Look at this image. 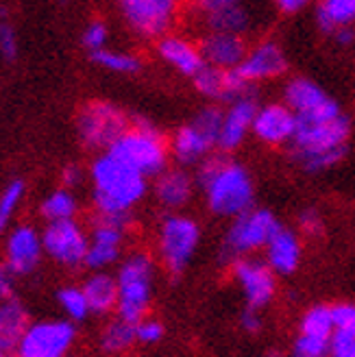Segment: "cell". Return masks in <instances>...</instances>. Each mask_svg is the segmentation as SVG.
<instances>
[{
  "label": "cell",
  "mask_w": 355,
  "mask_h": 357,
  "mask_svg": "<svg viewBox=\"0 0 355 357\" xmlns=\"http://www.w3.org/2000/svg\"><path fill=\"white\" fill-rule=\"evenodd\" d=\"M90 174L94 181V205L98 216L129 213L146 194V176L124 166L109 153L94 159Z\"/></svg>",
  "instance_id": "6da1fadb"
},
{
  "label": "cell",
  "mask_w": 355,
  "mask_h": 357,
  "mask_svg": "<svg viewBox=\"0 0 355 357\" xmlns=\"http://www.w3.org/2000/svg\"><path fill=\"white\" fill-rule=\"evenodd\" d=\"M107 153L142 176H159L164 172L168 159L164 135L151 127L146 120H135V127L118 137L107 149Z\"/></svg>",
  "instance_id": "7a4b0ae2"
},
{
  "label": "cell",
  "mask_w": 355,
  "mask_h": 357,
  "mask_svg": "<svg viewBox=\"0 0 355 357\" xmlns=\"http://www.w3.org/2000/svg\"><path fill=\"white\" fill-rule=\"evenodd\" d=\"M118 318L129 325H139L151 305L153 259L146 253H135L118 271Z\"/></svg>",
  "instance_id": "3957f363"
},
{
  "label": "cell",
  "mask_w": 355,
  "mask_h": 357,
  "mask_svg": "<svg viewBox=\"0 0 355 357\" xmlns=\"http://www.w3.org/2000/svg\"><path fill=\"white\" fill-rule=\"evenodd\" d=\"M207 205L218 216H242L251 211L253 205V183L248 172L234 164L225 162L216 170V174L209 178L207 185Z\"/></svg>",
  "instance_id": "277c9868"
},
{
  "label": "cell",
  "mask_w": 355,
  "mask_h": 357,
  "mask_svg": "<svg viewBox=\"0 0 355 357\" xmlns=\"http://www.w3.org/2000/svg\"><path fill=\"white\" fill-rule=\"evenodd\" d=\"M225 114L218 107H207L192 124L181 127L172 137V155L179 164H194L218 146Z\"/></svg>",
  "instance_id": "5b68a950"
},
{
  "label": "cell",
  "mask_w": 355,
  "mask_h": 357,
  "mask_svg": "<svg viewBox=\"0 0 355 357\" xmlns=\"http://www.w3.org/2000/svg\"><path fill=\"white\" fill-rule=\"evenodd\" d=\"M77 129L85 146L109 149L118 137L129 131V120L116 105L107 100H92L81 107L77 116Z\"/></svg>",
  "instance_id": "8992f818"
},
{
  "label": "cell",
  "mask_w": 355,
  "mask_h": 357,
  "mask_svg": "<svg viewBox=\"0 0 355 357\" xmlns=\"http://www.w3.org/2000/svg\"><path fill=\"white\" fill-rule=\"evenodd\" d=\"M201 240L199 225L186 216H168L159 227V253L168 271L179 277Z\"/></svg>",
  "instance_id": "52a82bcc"
},
{
  "label": "cell",
  "mask_w": 355,
  "mask_h": 357,
  "mask_svg": "<svg viewBox=\"0 0 355 357\" xmlns=\"http://www.w3.org/2000/svg\"><path fill=\"white\" fill-rule=\"evenodd\" d=\"M351 133L349 118L340 116L335 120H303L296 118V133L292 137V157L321 155L335 149H345Z\"/></svg>",
  "instance_id": "ba28073f"
},
{
  "label": "cell",
  "mask_w": 355,
  "mask_h": 357,
  "mask_svg": "<svg viewBox=\"0 0 355 357\" xmlns=\"http://www.w3.org/2000/svg\"><path fill=\"white\" fill-rule=\"evenodd\" d=\"M75 325L70 320L31 323L15 349V357H66L75 342Z\"/></svg>",
  "instance_id": "9c48e42d"
},
{
  "label": "cell",
  "mask_w": 355,
  "mask_h": 357,
  "mask_svg": "<svg viewBox=\"0 0 355 357\" xmlns=\"http://www.w3.org/2000/svg\"><path fill=\"white\" fill-rule=\"evenodd\" d=\"M281 225L269 209H251L238 216L229 229L225 240L227 255H244L248 251H255L259 246H266L271 238L277 234Z\"/></svg>",
  "instance_id": "30bf717a"
},
{
  "label": "cell",
  "mask_w": 355,
  "mask_h": 357,
  "mask_svg": "<svg viewBox=\"0 0 355 357\" xmlns=\"http://www.w3.org/2000/svg\"><path fill=\"white\" fill-rule=\"evenodd\" d=\"M42 244L46 255L70 268L85 264L87 251H90V238L75 220L48 222L42 234Z\"/></svg>",
  "instance_id": "8fae6325"
},
{
  "label": "cell",
  "mask_w": 355,
  "mask_h": 357,
  "mask_svg": "<svg viewBox=\"0 0 355 357\" xmlns=\"http://www.w3.org/2000/svg\"><path fill=\"white\" fill-rule=\"evenodd\" d=\"M120 9L129 26L144 38L164 35L176 13V5L172 0H124L120 3Z\"/></svg>",
  "instance_id": "7c38bea8"
},
{
  "label": "cell",
  "mask_w": 355,
  "mask_h": 357,
  "mask_svg": "<svg viewBox=\"0 0 355 357\" xmlns=\"http://www.w3.org/2000/svg\"><path fill=\"white\" fill-rule=\"evenodd\" d=\"M234 273L248 301V310L257 312L259 307L269 305L275 294V285H277L271 266L253 261V259H238L234 264Z\"/></svg>",
  "instance_id": "4fadbf2b"
},
{
  "label": "cell",
  "mask_w": 355,
  "mask_h": 357,
  "mask_svg": "<svg viewBox=\"0 0 355 357\" xmlns=\"http://www.w3.org/2000/svg\"><path fill=\"white\" fill-rule=\"evenodd\" d=\"M44 253L42 236L29 225L15 227L7 238V266L15 275H29L38 268Z\"/></svg>",
  "instance_id": "5bb4252c"
},
{
  "label": "cell",
  "mask_w": 355,
  "mask_h": 357,
  "mask_svg": "<svg viewBox=\"0 0 355 357\" xmlns=\"http://www.w3.org/2000/svg\"><path fill=\"white\" fill-rule=\"evenodd\" d=\"M194 85H197L201 94L218 100H229L232 105L242 98H248V94H251V83H246L238 75V70H220L205 66L194 77Z\"/></svg>",
  "instance_id": "9a60e30c"
},
{
  "label": "cell",
  "mask_w": 355,
  "mask_h": 357,
  "mask_svg": "<svg viewBox=\"0 0 355 357\" xmlns=\"http://www.w3.org/2000/svg\"><path fill=\"white\" fill-rule=\"evenodd\" d=\"M253 133L269 144L292 142L296 133V114L288 105H266L255 116Z\"/></svg>",
  "instance_id": "2e32d148"
},
{
  "label": "cell",
  "mask_w": 355,
  "mask_h": 357,
  "mask_svg": "<svg viewBox=\"0 0 355 357\" xmlns=\"http://www.w3.org/2000/svg\"><path fill=\"white\" fill-rule=\"evenodd\" d=\"M199 48L205 59V66L211 68L236 70L246 59V44L242 40V35L207 33Z\"/></svg>",
  "instance_id": "e0dca14e"
},
{
  "label": "cell",
  "mask_w": 355,
  "mask_h": 357,
  "mask_svg": "<svg viewBox=\"0 0 355 357\" xmlns=\"http://www.w3.org/2000/svg\"><path fill=\"white\" fill-rule=\"evenodd\" d=\"M201 13L209 33L242 35L251 24L248 11L234 0H207L201 5Z\"/></svg>",
  "instance_id": "ac0fdd59"
},
{
  "label": "cell",
  "mask_w": 355,
  "mask_h": 357,
  "mask_svg": "<svg viewBox=\"0 0 355 357\" xmlns=\"http://www.w3.org/2000/svg\"><path fill=\"white\" fill-rule=\"evenodd\" d=\"M286 68H288V61H286V55L281 52V48L273 42H266L257 46L251 55H246V59L236 70L246 83L253 85L255 81L275 79L283 75Z\"/></svg>",
  "instance_id": "d6986e66"
},
{
  "label": "cell",
  "mask_w": 355,
  "mask_h": 357,
  "mask_svg": "<svg viewBox=\"0 0 355 357\" xmlns=\"http://www.w3.org/2000/svg\"><path fill=\"white\" fill-rule=\"evenodd\" d=\"M257 105L255 100L248 96L232 105V109L225 114L222 120V129H220V139H218V149L220 151H234L240 146V142L244 139L246 131L253 129V122L257 116Z\"/></svg>",
  "instance_id": "ffe728a7"
},
{
  "label": "cell",
  "mask_w": 355,
  "mask_h": 357,
  "mask_svg": "<svg viewBox=\"0 0 355 357\" xmlns=\"http://www.w3.org/2000/svg\"><path fill=\"white\" fill-rule=\"evenodd\" d=\"M157 50L162 59L168 61L174 70H179L181 75L197 77L205 68L201 48L188 42L186 38H179V35H166V38H162L157 44Z\"/></svg>",
  "instance_id": "44dd1931"
},
{
  "label": "cell",
  "mask_w": 355,
  "mask_h": 357,
  "mask_svg": "<svg viewBox=\"0 0 355 357\" xmlns=\"http://www.w3.org/2000/svg\"><path fill=\"white\" fill-rule=\"evenodd\" d=\"M122 236H124L122 229L96 220L90 236V251H87L85 266L92 268V271H98V268L114 264L120 255Z\"/></svg>",
  "instance_id": "7402d4cb"
},
{
  "label": "cell",
  "mask_w": 355,
  "mask_h": 357,
  "mask_svg": "<svg viewBox=\"0 0 355 357\" xmlns=\"http://www.w3.org/2000/svg\"><path fill=\"white\" fill-rule=\"evenodd\" d=\"M266 255H269V266L273 268V273H281V275L294 273L301 259L299 238L290 229L279 227L271 242L266 244Z\"/></svg>",
  "instance_id": "603a6c76"
},
{
  "label": "cell",
  "mask_w": 355,
  "mask_h": 357,
  "mask_svg": "<svg viewBox=\"0 0 355 357\" xmlns=\"http://www.w3.org/2000/svg\"><path fill=\"white\" fill-rule=\"evenodd\" d=\"M29 327V312L20 301L0 303V351H15Z\"/></svg>",
  "instance_id": "cb8c5ba5"
},
{
  "label": "cell",
  "mask_w": 355,
  "mask_h": 357,
  "mask_svg": "<svg viewBox=\"0 0 355 357\" xmlns=\"http://www.w3.org/2000/svg\"><path fill=\"white\" fill-rule=\"evenodd\" d=\"M329 100L331 98L323 89L308 79H292L286 87V105L296 116L316 114L318 109H323Z\"/></svg>",
  "instance_id": "d4e9b609"
},
{
  "label": "cell",
  "mask_w": 355,
  "mask_h": 357,
  "mask_svg": "<svg viewBox=\"0 0 355 357\" xmlns=\"http://www.w3.org/2000/svg\"><path fill=\"white\" fill-rule=\"evenodd\" d=\"M155 196L164 207L179 209L192 196V178L183 170H164L157 176Z\"/></svg>",
  "instance_id": "484cf974"
},
{
  "label": "cell",
  "mask_w": 355,
  "mask_h": 357,
  "mask_svg": "<svg viewBox=\"0 0 355 357\" xmlns=\"http://www.w3.org/2000/svg\"><path fill=\"white\" fill-rule=\"evenodd\" d=\"M83 294L87 298L90 312L94 314H107L118 307V281L112 275L94 273L83 283Z\"/></svg>",
  "instance_id": "4316f807"
},
{
  "label": "cell",
  "mask_w": 355,
  "mask_h": 357,
  "mask_svg": "<svg viewBox=\"0 0 355 357\" xmlns=\"http://www.w3.org/2000/svg\"><path fill=\"white\" fill-rule=\"evenodd\" d=\"M316 20L323 33L335 35V31L355 22V0H325L316 9Z\"/></svg>",
  "instance_id": "83f0119b"
},
{
  "label": "cell",
  "mask_w": 355,
  "mask_h": 357,
  "mask_svg": "<svg viewBox=\"0 0 355 357\" xmlns=\"http://www.w3.org/2000/svg\"><path fill=\"white\" fill-rule=\"evenodd\" d=\"M75 213H77V199L73 196V192L66 188L52 192L42 203V216L48 222L75 220Z\"/></svg>",
  "instance_id": "f1b7e54d"
},
{
  "label": "cell",
  "mask_w": 355,
  "mask_h": 357,
  "mask_svg": "<svg viewBox=\"0 0 355 357\" xmlns=\"http://www.w3.org/2000/svg\"><path fill=\"white\" fill-rule=\"evenodd\" d=\"M133 342H137L135 337V325L124 323V320H114L107 327H105L103 335H100V347L105 353H124L127 349L133 347Z\"/></svg>",
  "instance_id": "f546056e"
},
{
  "label": "cell",
  "mask_w": 355,
  "mask_h": 357,
  "mask_svg": "<svg viewBox=\"0 0 355 357\" xmlns=\"http://www.w3.org/2000/svg\"><path fill=\"white\" fill-rule=\"evenodd\" d=\"M333 329L335 327H333L331 307L314 305L303 314V318H301V335H312V337H321V340H331Z\"/></svg>",
  "instance_id": "4dcf8cb0"
},
{
  "label": "cell",
  "mask_w": 355,
  "mask_h": 357,
  "mask_svg": "<svg viewBox=\"0 0 355 357\" xmlns=\"http://www.w3.org/2000/svg\"><path fill=\"white\" fill-rule=\"evenodd\" d=\"M92 61L114 70V73H124V75H133L139 70V59L135 55H129V52H118V50H107L103 48L98 52H92Z\"/></svg>",
  "instance_id": "1f68e13d"
},
{
  "label": "cell",
  "mask_w": 355,
  "mask_h": 357,
  "mask_svg": "<svg viewBox=\"0 0 355 357\" xmlns=\"http://www.w3.org/2000/svg\"><path fill=\"white\" fill-rule=\"evenodd\" d=\"M57 301H59L61 310L68 314V318H73V320H83L87 314H90V305H87L83 288H75V285L61 288L57 294Z\"/></svg>",
  "instance_id": "d6a6232c"
},
{
  "label": "cell",
  "mask_w": 355,
  "mask_h": 357,
  "mask_svg": "<svg viewBox=\"0 0 355 357\" xmlns=\"http://www.w3.org/2000/svg\"><path fill=\"white\" fill-rule=\"evenodd\" d=\"M22 196H24V183L20 178H13V181L3 190V194H0V234H3L5 227L9 225L11 216L22 201Z\"/></svg>",
  "instance_id": "836d02e7"
},
{
  "label": "cell",
  "mask_w": 355,
  "mask_h": 357,
  "mask_svg": "<svg viewBox=\"0 0 355 357\" xmlns=\"http://www.w3.org/2000/svg\"><path fill=\"white\" fill-rule=\"evenodd\" d=\"M345 155H347V146L329 151V153H321V155H301V157H292V159L308 172H321V170H327L338 162H342Z\"/></svg>",
  "instance_id": "e575fe53"
},
{
  "label": "cell",
  "mask_w": 355,
  "mask_h": 357,
  "mask_svg": "<svg viewBox=\"0 0 355 357\" xmlns=\"http://www.w3.org/2000/svg\"><path fill=\"white\" fill-rule=\"evenodd\" d=\"M331 340H321V337L301 335L294 342V357H327Z\"/></svg>",
  "instance_id": "d590c367"
},
{
  "label": "cell",
  "mask_w": 355,
  "mask_h": 357,
  "mask_svg": "<svg viewBox=\"0 0 355 357\" xmlns=\"http://www.w3.org/2000/svg\"><path fill=\"white\" fill-rule=\"evenodd\" d=\"M331 316H333V327H335V331L355 337V305H349V303H340V305H333L331 307Z\"/></svg>",
  "instance_id": "8d00e7d4"
},
{
  "label": "cell",
  "mask_w": 355,
  "mask_h": 357,
  "mask_svg": "<svg viewBox=\"0 0 355 357\" xmlns=\"http://www.w3.org/2000/svg\"><path fill=\"white\" fill-rule=\"evenodd\" d=\"M105 42H107V26L100 20H94L87 24L85 33H83V46L90 48L92 52H98L105 48Z\"/></svg>",
  "instance_id": "74e56055"
},
{
  "label": "cell",
  "mask_w": 355,
  "mask_h": 357,
  "mask_svg": "<svg viewBox=\"0 0 355 357\" xmlns=\"http://www.w3.org/2000/svg\"><path fill=\"white\" fill-rule=\"evenodd\" d=\"M135 337L137 342L144 344H155L164 337V325L157 323V320H142L139 325H135Z\"/></svg>",
  "instance_id": "f35d334b"
},
{
  "label": "cell",
  "mask_w": 355,
  "mask_h": 357,
  "mask_svg": "<svg viewBox=\"0 0 355 357\" xmlns=\"http://www.w3.org/2000/svg\"><path fill=\"white\" fill-rule=\"evenodd\" d=\"M0 55H3L7 61H13L17 55V38L15 31L9 22H0Z\"/></svg>",
  "instance_id": "ab89813d"
},
{
  "label": "cell",
  "mask_w": 355,
  "mask_h": 357,
  "mask_svg": "<svg viewBox=\"0 0 355 357\" xmlns=\"http://www.w3.org/2000/svg\"><path fill=\"white\" fill-rule=\"evenodd\" d=\"M329 357H355V337L335 331L329 344Z\"/></svg>",
  "instance_id": "60d3db41"
},
{
  "label": "cell",
  "mask_w": 355,
  "mask_h": 357,
  "mask_svg": "<svg viewBox=\"0 0 355 357\" xmlns=\"http://www.w3.org/2000/svg\"><path fill=\"white\" fill-rule=\"evenodd\" d=\"M299 227L303 229L308 236H321V234H323V218H321V213L314 211V209L301 211V216H299Z\"/></svg>",
  "instance_id": "b9f144b4"
},
{
  "label": "cell",
  "mask_w": 355,
  "mask_h": 357,
  "mask_svg": "<svg viewBox=\"0 0 355 357\" xmlns=\"http://www.w3.org/2000/svg\"><path fill=\"white\" fill-rule=\"evenodd\" d=\"M15 273L7 264L0 266V301H11L13 298V285H15Z\"/></svg>",
  "instance_id": "7bdbcfd3"
},
{
  "label": "cell",
  "mask_w": 355,
  "mask_h": 357,
  "mask_svg": "<svg viewBox=\"0 0 355 357\" xmlns=\"http://www.w3.org/2000/svg\"><path fill=\"white\" fill-rule=\"evenodd\" d=\"M81 178H83V170H81L79 166H75V164H70V166H66V168L61 170V181H63L66 190L79 185V183H81Z\"/></svg>",
  "instance_id": "ee69618b"
},
{
  "label": "cell",
  "mask_w": 355,
  "mask_h": 357,
  "mask_svg": "<svg viewBox=\"0 0 355 357\" xmlns=\"http://www.w3.org/2000/svg\"><path fill=\"white\" fill-rule=\"evenodd\" d=\"M242 327H244L246 331H251V333H257V331L262 329V320H259V316H257L253 310H248V312H244V316H242Z\"/></svg>",
  "instance_id": "f6af8a7d"
},
{
  "label": "cell",
  "mask_w": 355,
  "mask_h": 357,
  "mask_svg": "<svg viewBox=\"0 0 355 357\" xmlns=\"http://www.w3.org/2000/svg\"><path fill=\"white\" fill-rule=\"evenodd\" d=\"M277 7L283 13H296V11H301L305 7V3H303V0H279Z\"/></svg>",
  "instance_id": "bcb514c9"
},
{
  "label": "cell",
  "mask_w": 355,
  "mask_h": 357,
  "mask_svg": "<svg viewBox=\"0 0 355 357\" xmlns=\"http://www.w3.org/2000/svg\"><path fill=\"white\" fill-rule=\"evenodd\" d=\"M333 38L338 40V44H351L355 40V29L353 26H345L340 31H335Z\"/></svg>",
  "instance_id": "7dc6e473"
},
{
  "label": "cell",
  "mask_w": 355,
  "mask_h": 357,
  "mask_svg": "<svg viewBox=\"0 0 355 357\" xmlns=\"http://www.w3.org/2000/svg\"><path fill=\"white\" fill-rule=\"evenodd\" d=\"M0 357H9V355H7L5 351H0Z\"/></svg>",
  "instance_id": "c3c4849f"
}]
</instances>
